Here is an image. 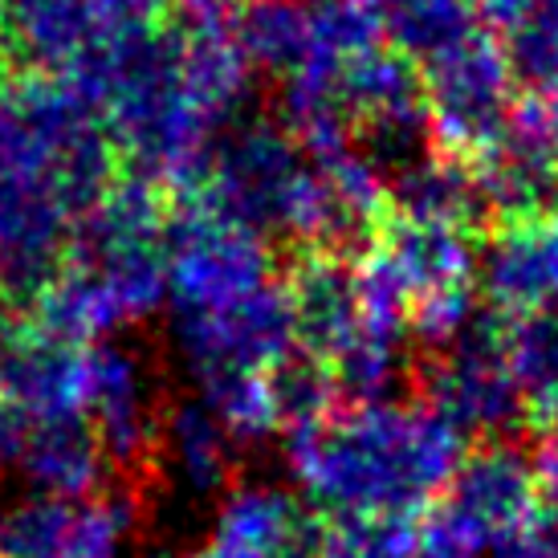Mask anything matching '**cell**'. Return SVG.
Here are the masks:
<instances>
[{"mask_svg":"<svg viewBox=\"0 0 558 558\" xmlns=\"http://www.w3.org/2000/svg\"><path fill=\"white\" fill-rule=\"evenodd\" d=\"M298 497L318 518H424L465 461V436L424 400L342 403L281 436Z\"/></svg>","mask_w":558,"mask_h":558,"instance_id":"6da1fadb","label":"cell"},{"mask_svg":"<svg viewBox=\"0 0 558 558\" xmlns=\"http://www.w3.org/2000/svg\"><path fill=\"white\" fill-rule=\"evenodd\" d=\"M74 86L98 107L131 175L184 196L201 187L213 147L229 126H220L192 90L184 29L156 25L140 33Z\"/></svg>","mask_w":558,"mask_h":558,"instance_id":"7a4b0ae2","label":"cell"},{"mask_svg":"<svg viewBox=\"0 0 558 558\" xmlns=\"http://www.w3.org/2000/svg\"><path fill=\"white\" fill-rule=\"evenodd\" d=\"M546 518L534 457L494 440L465 452L449 489L420 518L416 558H494Z\"/></svg>","mask_w":558,"mask_h":558,"instance_id":"3957f363","label":"cell"},{"mask_svg":"<svg viewBox=\"0 0 558 558\" xmlns=\"http://www.w3.org/2000/svg\"><path fill=\"white\" fill-rule=\"evenodd\" d=\"M379 278L403 298L412 335L445 347L477 318L481 306V236L469 229L428 225L388 213L363 253Z\"/></svg>","mask_w":558,"mask_h":558,"instance_id":"277c9868","label":"cell"},{"mask_svg":"<svg viewBox=\"0 0 558 558\" xmlns=\"http://www.w3.org/2000/svg\"><path fill=\"white\" fill-rule=\"evenodd\" d=\"M171 208L163 187L119 175L102 201L82 217L70 262L82 265L123 311L126 326L168 306Z\"/></svg>","mask_w":558,"mask_h":558,"instance_id":"5b68a950","label":"cell"},{"mask_svg":"<svg viewBox=\"0 0 558 558\" xmlns=\"http://www.w3.org/2000/svg\"><path fill=\"white\" fill-rule=\"evenodd\" d=\"M311 187V156L281 119H236L213 147L196 192L220 217L265 241H294Z\"/></svg>","mask_w":558,"mask_h":558,"instance_id":"8992f818","label":"cell"},{"mask_svg":"<svg viewBox=\"0 0 558 558\" xmlns=\"http://www.w3.org/2000/svg\"><path fill=\"white\" fill-rule=\"evenodd\" d=\"M281 281L269 241L220 217L201 196H184L171 213L168 323L208 318Z\"/></svg>","mask_w":558,"mask_h":558,"instance_id":"52a82bcc","label":"cell"},{"mask_svg":"<svg viewBox=\"0 0 558 558\" xmlns=\"http://www.w3.org/2000/svg\"><path fill=\"white\" fill-rule=\"evenodd\" d=\"M416 70L428 107V131L440 151L473 163L494 143H501L522 107V86L501 37L489 25L473 29Z\"/></svg>","mask_w":558,"mask_h":558,"instance_id":"ba28073f","label":"cell"},{"mask_svg":"<svg viewBox=\"0 0 558 558\" xmlns=\"http://www.w3.org/2000/svg\"><path fill=\"white\" fill-rule=\"evenodd\" d=\"M424 403L449 420L465 440H506L526 424V403L513 379L510 323L489 306L445 342L424 375Z\"/></svg>","mask_w":558,"mask_h":558,"instance_id":"9c48e42d","label":"cell"},{"mask_svg":"<svg viewBox=\"0 0 558 558\" xmlns=\"http://www.w3.org/2000/svg\"><path fill=\"white\" fill-rule=\"evenodd\" d=\"M151 363L123 342H94L82 351V416L102 440L107 461L119 469L156 461L163 424Z\"/></svg>","mask_w":558,"mask_h":558,"instance_id":"30bf717a","label":"cell"},{"mask_svg":"<svg viewBox=\"0 0 558 558\" xmlns=\"http://www.w3.org/2000/svg\"><path fill=\"white\" fill-rule=\"evenodd\" d=\"M286 294L294 311V335L306 355L323 359L326 367L342 359L363 335H400L412 339L408 326L384 323L367 311L359 257L335 248H302L286 274Z\"/></svg>","mask_w":558,"mask_h":558,"instance_id":"8fae6325","label":"cell"},{"mask_svg":"<svg viewBox=\"0 0 558 558\" xmlns=\"http://www.w3.org/2000/svg\"><path fill=\"white\" fill-rule=\"evenodd\" d=\"M171 342L192 379L220 372H274L281 359L298 351L286 281H274L262 294L208 318L171 323Z\"/></svg>","mask_w":558,"mask_h":558,"instance_id":"7c38bea8","label":"cell"},{"mask_svg":"<svg viewBox=\"0 0 558 558\" xmlns=\"http://www.w3.org/2000/svg\"><path fill=\"white\" fill-rule=\"evenodd\" d=\"M323 518L278 481H233L217 497L201 558H314Z\"/></svg>","mask_w":558,"mask_h":558,"instance_id":"4fadbf2b","label":"cell"},{"mask_svg":"<svg viewBox=\"0 0 558 558\" xmlns=\"http://www.w3.org/2000/svg\"><path fill=\"white\" fill-rule=\"evenodd\" d=\"M481 298L506 323L558 311V213L497 225L481 245Z\"/></svg>","mask_w":558,"mask_h":558,"instance_id":"5bb4252c","label":"cell"},{"mask_svg":"<svg viewBox=\"0 0 558 558\" xmlns=\"http://www.w3.org/2000/svg\"><path fill=\"white\" fill-rule=\"evenodd\" d=\"M388 196L396 217L469 229V233H481V220L494 217L477 168L440 147H428L424 156L408 159L400 171H391Z\"/></svg>","mask_w":558,"mask_h":558,"instance_id":"9a60e30c","label":"cell"},{"mask_svg":"<svg viewBox=\"0 0 558 558\" xmlns=\"http://www.w3.org/2000/svg\"><path fill=\"white\" fill-rule=\"evenodd\" d=\"M156 461L171 489L187 497H220L233 485L241 445L201 400H180L163 412Z\"/></svg>","mask_w":558,"mask_h":558,"instance_id":"2e32d148","label":"cell"},{"mask_svg":"<svg viewBox=\"0 0 558 558\" xmlns=\"http://www.w3.org/2000/svg\"><path fill=\"white\" fill-rule=\"evenodd\" d=\"M16 465L33 481L37 497L90 501V497H98V485L107 477L110 461L86 416H62L33 428Z\"/></svg>","mask_w":558,"mask_h":558,"instance_id":"e0dca14e","label":"cell"},{"mask_svg":"<svg viewBox=\"0 0 558 558\" xmlns=\"http://www.w3.org/2000/svg\"><path fill=\"white\" fill-rule=\"evenodd\" d=\"M229 33L253 74L286 82L311 41V0H241L229 16Z\"/></svg>","mask_w":558,"mask_h":558,"instance_id":"ac0fdd59","label":"cell"},{"mask_svg":"<svg viewBox=\"0 0 558 558\" xmlns=\"http://www.w3.org/2000/svg\"><path fill=\"white\" fill-rule=\"evenodd\" d=\"M196 400L225 424L241 449L281 436V412L269 372H220L196 379Z\"/></svg>","mask_w":558,"mask_h":558,"instance_id":"d6986e66","label":"cell"},{"mask_svg":"<svg viewBox=\"0 0 558 558\" xmlns=\"http://www.w3.org/2000/svg\"><path fill=\"white\" fill-rule=\"evenodd\" d=\"M513 379L534 424H558V311L530 314L510 323Z\"/></svg>","mask_w":558,"mask_h":558,"instance_id":"ffe728a7","label":"cell"},{"mask_svg":"<svg viewBox=\"0 0 558 558\" xmlns=\"http://www.w3.org/2000/svg\"><path fill=\"white\" fill-rule=\"evenodd\" d=\"M497 37L522 90L543 94L558 86V0H526Z\"/></svg>","mask_w":558,"mask_h":558,"instance_id":"44dd1931","label":"cell"},{"mask_svg":"<svg viewBox=\"0 0 558 558\" xmlns=\"http://www.w3.org/2000/svg\"><path fill=\"white\" fill-rule=\"evenodd\" d=\"M274 379V396H278V412H281V436L294 433V428H306V424H318L330 412L342 408L339 384H335V372L326 367L323 359L306 355L298 347L294 355H286L269 372Z\"/></svg>","mask_w":558,"mask_h":558,"instance_id":"7402d4cb","label":"cell"},{"mask_svg":"<svg viewBox=\"0 0 558 558\" xmlns=\"http://www.w3.org/2000/svg\"><path fill=\"white\" fill-rule=\"evenodd\" d=\"M420 518H326L314 558H416Z\"/></svg>","mask_w":558,"mask_h":558,"instance_id":"603a6c76","label":"cell"},{"mask_svg":"<svg viewBox=\"0 0 558 558\" xmlns=\"http://www.w3.org/2000/svg\"><path fill=\"white\" fill-rule=\"evenodd\" d=\"M135 530V510L123 497H90L74 513L70 538L58 558H123Z\"/></svg>","mask_w":558,"mask_h":558,"instance_id":"cb8c5ba5","label":"cell"},{"mask_svg":"<svg viewBox=\"0 0 558 558\" xmlns=\"http://www.w3.org/2000/svg\"><path fill=\"white\" fill-rule=\"evenodd\" d=\"M534 473H538V489H543V506L546 513L558 518V424L546 428L543 445L534 452Z\"/></svg>","mask_w":558,"mask_h":558,"instance_id":"d4e9b609","label":"cell"},{"mask_svg":"<svg viewBox=\"0 0 558 558\" xmlns=\"http://www.w3.org/2000/svg\"><path fill=\"white\" fill-rule=\"evenodd\" d=\"M526 110L534 126H538V135H543L550 159L558 163V86H550L543 94H526Z\"/></svg>","mask_w":558,"mask_h":558,"instance_id":"484cf974","label":"cell"},{"mask_svg":"<svg viewBox=\"0 0 558 558\" xmlns=\"http://www.w3.org/2000/svg\"><path fill=\"white\" fill-rule=\"evenodd\" d=\"M522 4L526 0H473V9H477V16L489 25L494 33H501L506 25H510L513 16L522 13Z\"/></svg>","mask_w":558,"mask_h":558,"instance_id":"4316f807","label":"cell"},{"mask_svg":"<svg viewBox=\"0 0 558 558\" xmlns=\"http://www.w3.org/2000/svg\"><path fill=\"white\" fill-rule=\"evenodd\" d=\"M0 558H4V522H0Z\"/></svg>","mask_w":558,"mask_h":558,"instance_id":"83f0119b","label":"cell"},{"mask_svg":"<svg viewBox=\"0 0 558 558\" xmlns=\"http://www.w3.org/2000/svg\"><path fill=\"white\" fill-rule=\"evenodd\" d=\"M143 558H171V555H143Z\"/></svg>","mask_w":558,"mask_h":558,"instance_id":"f1b7e54d","label":"cell"}]
</instances>
